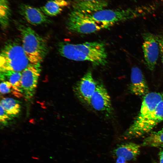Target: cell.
I'll return each mask as SVG.
<instances>
[{"label": "cell", "mask_w": 163, "mask_h": 163, "mask_svg": "<svg viewBox=\"0 0 163 163\" xmlns=\"http://www.w3.org/2000/svg\"><path fill=\"white\" fill-rule=\"evenodd\" d=\"M89 104L95 110L108 115L113 108L110 97L103 83L97 82V87L91 96Z\"/></svg>", "instance_id": "30bf717a"}, {"label": "cell", "mask_w": 163, "mask_h": 163, "mask_svg": "<svg viewBox=\"0 0 163 163\" xmlns=\"http://www.w3.org/2000/svg\"><path fill=\"white\" fill-rule=\"evenodd\" d=\"M141 145L129 142L121 144L113 151L115 155L117 157L121 156L127 161L135 159L140 153Z\"/></svg>", "instance_id": "4fadbf2b"}, {"label": "cell", "mask_w": 163, "mask_h": 163, "mask_svg": "<svg viewBox=\"0 0 163 163\" xmlns=\"http://www.w3.org/2000/svg\"><path fill=\"white\" fill-rule=\"evenodd\" d=\"M40 71V64L30 63L22 72L21 85L23 94L27 99H31L35 93Z\"/></svg>", "instance_id": "52a82bcc"}, {"label": "cell", "mask_w": 163, "mask_h": 163, "mask_svg": "<svg viewBox=\"0 0 163 163\" xmlns=\"http://www.w3.org/2000/svg\"><path fill=\"white\" fill-rule=\"evenodd\" d=\"M162 121L163 93L149 92L144 96L139 113L123 137L130 139L143 136Z\"/></svg>", "instance_id": "6da1fadb"}, {"label": "cell", "mask_w": 163, "mask_h": 163, "mask_svg": "<svg viewBox=\"0 0 163 163\" xmlns=\"http://www.w3.org/2000/svg\"><path fill=\"white\" fill-rule=\"evenodd\" d=\"M160 163H163V151H161L159 153Z\"/></svg>", "instance_id": "cb8c5ba5"}, {"label": "cell", "mask_w": 163, "mask_h": 163, "mask_svg": "<svg viewBox=\"0 0 163 163\" xmlns=\"http://www.w3.org/2000/svg\"><path fill=\"white\" fill-rule=\"evenodd\" d=\"M30 63L22 45L18 42L11 40L4 45L0 53V71L22 72Z\"/></svg>", "instance_id": "5b68a950"}, {"label": "cell", "mask_w": 163, "mask_h": 163, "mask_svg": "<svg viewBox=\"0 0 163 163\" xmlns=\"http://www.w3.org/2000/svg\"><path fill=\"white\" fill-rule=\"evenodd\" d=\"M126 161L123 157L119 156L117 157L115 163H127Z\"/></svg>", "instance_id": "603a6c76"}, {"label": "cell", "mask_w": 163, "mask_h": 163, "mask_svg": "<svg viewBox=\"0 0 163 163\" xmlns=\"http://www.w3.org/2000/svg\"><path fill=\"white\" fill-rule=\"evenodd\" d=\"M22 72L11 70L0 71V79L9 82L23 94L21 85Z\"/></svg>", "instance_id": "2e32d148"}, {"label": "cell", "mask_w": 163, "mask_h": 163, "mask_svg": "<svg viewBox=\"0 0 163 163\" xmlns=\"http://www.w3.org/2000/svg\"><path fill=\"white\" fill-rule=\"evenodd\" d=\"M152 4L133 8L112 10L103 9L90 14H85L102 29L109 28L120 22L143 16L154 11Z\"/></svg>", "instance_id": "3957f363"}, {"label": "cell", "mask_w": 163, "mask_h": 163, "mask_svg": "<svg viewBox=\"0 0 163 163\" xmlns=\"http://www.w3.org/2000/svg\"><path fill=\"white\" fill-rule=\"evenodd\" d=\"M0 91L1 93H10L18 97L22 96L23 93L18 90L8 81H2L0 84Z\"/></svg>", "instance_id": "ffe728a7"}, {"label": "cell", "mask_w": 163, "mask_h": 163, "mask_svg": "<svg viewBox=\"0 0 163 163\" xmlns=\"http://www.w3.org/2000/svg\"><path fill=\"white\" fill-rule=\"evenodd\" d=\"M17 28L21 36L23 49L30 63L40 64L48 51L46 40L29 26L20 24Z\"/></svg>", "instance_id": "277c9868"}, {"label": "cell", "mask_w": 163, "mask_h": 163, "mask_svg": "<svg viewBox=\"0 0 163 163\" xmlns=\"http://www.w3.org/2000/svg\"><path fill=\"white\" fill-rule=\"evenodd\" d=\"M129 90L133 94L144 96L149 92L148 85L141 70L138 67H132Z\"/></svg>", "instance_id": "8fae6325"}, {"label": "cell", "mask_w": 163, "mask_h": 163, "mask_svg": "<svg viewBox=\"0 0 163 163\" xmlns=\"http://www.w3.org/2000/svg\"><path fill=\"white\" fill-rule=\"evenodd\" d=\"M69 4L65 0H51L41 7L40 9L46 15L55 16L60 14Z\"/></svg>", "instance_id": "9a60e30c"}, {"label": "cell", "mask_w": 163, "mask_h": 163, "mask_svg": "<svg viewBox=\"0 0 163 163\" xmlns=\"http://www.w3.org/2000/svg\"><path fill=\"white\" fill-rule=\"evenodd\" d=\"M10 13L8 0H0V21L2 28L8 26Z\"/></svg>", "instance_id": "d6986e66"}, {"label": "cell", "mask_w": 163, "mask_h": 163, "mask_svg": "<svg viewBox=\"0 0 163 163\" xmlns=\"http://www.w3.org/2000/svg\"><path fill=\"white\" fill-rule=\"evenodd\" d=\"M142 48L145 64L150 71L154 70L160 52L159 46L156 36L146 32L142 34Z\"/></svg>", "instance_id": "ba28073f"}, {"label": "cell", "mask_w": 163, "mask_h": 163, "mask_svg": "<svg viewBox=\"0 0 163 163\" xmlns=\"http://www.w3.org/2000/svg\"><path fill=\"white\" fill-rule=\"evenodd\" d=\"M12 118V117H11L0 106V121L1 123L4 125H7L8 122Z\"/></svg>", "instance_id": "44dd1931"}, {"label": "cell", "mask_w": 163, "mask_h": 163, "mask_svg": "<svg viewBox=\"0 0 163 163\" xmlns=\"http://www.w3.org/2000/svg\"><path fill=\"white\" fill-rule=\"evenodd\" d=\"M20 14L29 23L37 25L48 22L49 20L46 14L40 9L25 4L20 8Z\"/></svg>", "instance_id": "7c38bea8"}, {"label": "cell", "mask_w": 163, "mask_h": 163, "mask_svg": "<svg viewBox=\"0 0 163 163\" xmlns=\"http://www.w3.org/2000/svg\"><path fill=\"white\" fill-rule=\"evenodd\" d=\"M66 27L70 31L81 34H90L103 29L85 14L74 10L68 17Z\"/></svg>", "instance_id": "8992f818"}, {"label": "cell", "mask_w": 163, "mask_h": 163, "mask_svg": "<svg viewBox=\"0 0 163 163\" xmlns=\"http://www.w3.org/2000/svg\"><path fill=\"white\" fill-rule=\"evenodd\" d=\"M97 84V82L93 77L91 72L89 70L76 84L73 91L75 95L81 101L89 104Z\"/></svg>", "instance_id": "9c48e42d"}, {"label": "cell", "mask_w": 163, "mask_h": 163, "mask_svg": "<svg viewBox=\"0 0 163 163\" xmlns=\"http://www.w3.org/2000/svg\"><path fill=\"white\" fill-rule=\"evenodd\" d=\"M0 105L12 118L17 117L21 111V106L20 102L11 98H3L1 101Z\"/></svg>", "instance_id": "e0dca14e"}, {"label": "cell", "mask_w": 163, "mask_h": 163, "mask_svg": "<svg viewBox=\"0 0 163 163\" xmlns=\"http://www.w3.org/2000/svg\"><path fill=\"white\" fill-rule=\"evenodd\" d=\"M78 1H91L94 0H76Z\"/></svg>", "instance_id": "d4e9b609"}, {"label": "cell", "mask_w": 163, "mask_h": 163, "mask_svg": "<svg viewBox=\"0 0 163 163\" xmlns=\"http://www.w3.org/2000/svg\"><path fill=\"white\" fill-rule=\"evenodd\" d=\"M59 54L68 59L75 61H87L95 66H104L107 62L105 44L99 42L73 44L61 42L58 46Z\"/></svg>", "instance_id": "7a4b0ae2"}, {"label": "cell", "mask_w": 163, "mask_h": 163, "mask_svg": "<svg viewBox=\"0 0 163 163\" xmlns=\"http://www.w3.org/2000/svg\"><path fill=\"white\" fill-rule=\"evenodd\" d=\"M107 3L102 0L78 1L73 6V10L90 14L103 9Z\"/></svg>", "instance_id": "5bb4252c"}, {"label": "cell", "mask_w": 163, "mask_h": 163, "mask_svg": "<svg viewBox=\"0 0 163 163\" xmlns=\"http://www.w3.org/2000/svg\"><path fill=\"white\" fill-rule=\"evenodd\" d=\"M158 42L161 62L163 67V35L156 36Z\"/></svg>", "instance_id": "7402d4cb"}, {"label": "cell", "mask_w": 163, "mask_h": 163, "mask_svg": "<svg viewBox=\"0 0 163 163\" xmlns=\"http://www.w3.org/2000/svg\"><path fill=\"white\" fill-rule=\"evenodd\" d=\"M141 146L154 147H163V128L150 133L143 140Z\"/></svg>", "instance_id": "ac0fdd59"}]
</instances>
